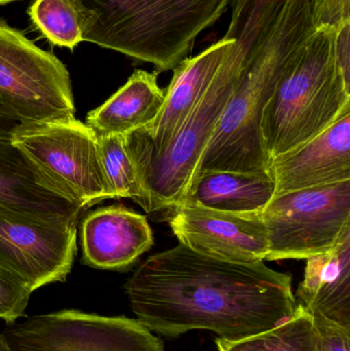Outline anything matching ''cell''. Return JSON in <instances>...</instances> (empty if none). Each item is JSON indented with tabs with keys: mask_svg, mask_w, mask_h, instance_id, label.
<instances>
[{
	"mask_svg": "<svg viewBox=\"0 0 350 351\" xmlns=\"http://www.w3.org/2000/svg\"><path fill=\"white\" fill-rule=\"evenodd\" d=\"M10 140L82 210L115 198L103 169L98 137L75 117L22 123Z\"/></svg>",
	"mask_w": 350,
	"mask_h": 351,
	"instance_id": "obj_5",
	"label": "cell"
},
{
	"mask_svg": "<svg viewBox=\"0 0 350 351\" xmlns=\"http://www.w3.org/2000/svg\"><path fill=\"white\" fill-rule=\"evenodd\" d=\"M164 100L166 92L158 86V73L136 70L102 106L88 113L86 125L97 137L125 136L151 125Z\"/></svg>",
	"mask_w": 350,
	"mask_h": 351,
	"instance_id": "obj_16",
	"label": "cell"
},
{
	"mask_svg": "<svg viewBox=\"0 0 350 351\" xmlns=\"http://www.w3.org/2000/svg\"><path fill=\"white\" fill-rule=\"evenodd\" d=\"M0 98L23 123H47L75 117L69 72L0 19Z\"/></svg>",
	"mask_w": 350,
	"mask_h": 351,
	"instance_id": "obj_7",
	"label": "cell"
},
{
	"mask_svg": "<svg viewBox=\"0 0 350 351\" xmlns=\"http://www.w3.org/2000/svg\"><path fill=\"white\" fill-rule=\"evenodd\" d=\"M22 123L16 113L0 98V139H12V134Z\"/></svg>",
	"mask_w": 350,
	"mask_h": 351,
	"instance_id": "obj_24",
	"label": "cell"
},
{
	"mask_svg": "<svg viewBox=\"0 0 350 351\" xmlns=\"http://www.w3.org/2000/svg\"><path fill=\"white\" fill-rule=\"evenodd\" d=\"M14 1H21V0H0V5H5V4Z\"/></svg>",
	"mask_w": 350,
	"mask_h": 351,
	"instance_id": "obj_26",
	"label": "cell"
},
{
	"mask_svg": "<svg viewBox=\"0 0 350 351\" xmlns=\"http://www.w3.org/2000/svg\"><path fill=\"white\" fill-rule=\"evenodd\" d=\"M82 210L12 140L0 139V212L78 220Z\"/></svg>",
	"mask_w": 350,
	"mask_h": 351,
	"instance_id": "obj_14",
	"label": "cell"
},
{
	"mask_svg": "<svg viewBox=\"0 0 350 351\" xmlns=\"http://www.w3.org/2000/svg\"><path fill=\"white\" fill-rule=\"evenodd\" d=\"M217 351H318L312 315L298 303L295 315L264 333L240 341L215 340Z\"/></svg>",
	"mask_w": 350,
	"mask_h": 351,
	"instance_id": "obj_18",
	"label": "cell"
},
{
	"mask_svg": "<svg viewBox=\"0 0 350 351\" xmlns=\"http://www.w3.org/2000/svg\"><path fill=\"white\" fill-rule=\"evenodd\" d=\"M234 43L232 37L224 35L199 55L185 58L173 70L158 119L148 127L125 136L134 162L151 160L168 148L211 86Z\"/></svg>",
	"mask_w": 350,
	"mask_h": 351,
	"instance_id": "obj_11",
	"label": "cell"
},
{
	"mask_svg": "<svg viewBox=\"0 0 350 351\" xmlns=\"http://www.w3.org/2000/svg\"><path fill=\"white\" fill-rule=\"evenodd\" d=\"M28 14L35 28L51 45L73 51L84 41L77 14L68 0H34Z\"/></svg>",
	"mask_w": 350,
	"mask_h": 351,
	"instance_id": "obj_20",
	"label": "cell"
},
{
	"mask_svg": "<svg viewBox=\"0 0 350 351\" xmlns=\"http://www.w3.org/2000/svg\"><path fill=\"white\" fill-rule=\"evenodd\" d=\"M259 217L266 229L268 261L326 253L350 229V181L275 196Z\"/></svg>",
	"mask_w": 350,
	"mask_h": 351,
	"instance_id": "obj_6",
	"label": "cell"
},
{
	"mask_svg": "<svg viewBox=\"0 0 350 351\" xmlns=\"http://www.w3.org/2000/svg\"><path fill=\"white\" fill-rule=\"evenodd\" d=\"M0 351H12L10 346H8V341H6L3 333L0 335Z\"/></svg>",
	"mask_w": 350,
	"mask_h": 351,
	"instance_id": "obj_25",
	"label": "cell"
},
{
	"mask_svg": "<svg viewBox=\"0 0 350 351\" xmlns=\"http://www.w3.org/2000/svg\"><path fill=\"white\" fill-rule=\"evenodd\" d=\"M318 351H350V328L318 313H310Z\"/></svg>",
	"mask_w": 350,
	"mask_h": 351,
	"instance_id": "obj_23",
	"label": "cell"
},
{
	"mask_svg": "<svg viewBox=\"0 0 350 351\" xmlns=\"http://www.w3.org/2000/svg\"><path fill=\"white\" fill-rule=\"evenodd\" d=\"M3 335L12 351H166L138 319L75 309L27 317Z\"/></svg>",
	"mask_w": 350,
	"mask_h": 351,
	"instance_id": "obj_8",
	"label": "cell"
},
{
	"mask_svg": "<svg viewBox=\"0 0 350 351\" xmlns=\"http://www.w3.org/2000/svg\"><path fill=\"white\" fill-rule=\"evenodd\" d=\"M273 196L275 184L269 174L210 171L197 175L187 199L214 210L257 214Z\"/></svg>",
	"mask_w": 350,
	"mask_h": 351,
	"instance_id": "obj_17",
	"label": "cell"
},
{
	"mask_svg": "<svg viewBox=\"0 0 350 351\" xmlns=\"http://www.w3.org/2000/svg\"><path fill=\"white\" fill-rule=\"evenodd\" d=\"M125 291L138 321L170 338L208 330L240 341L282 325L298 308L289 274L264 262L216 259L181 243L147 258Z\"/></svg>",
	"mask_w": 350,
	"mask_h": 351,
	"instance_id": "obj_1",
	"label": "cell"
},
{
	"mask_svg": "<svg viewBox=\"0 0 350 351\" xmlns=\"http://www.w3.org/2000/svg\"><path fill=\"white\" fill-rule=\"evenodd\" d=\"M82 263L103 270L123 271L154 243L147 218L121 204L90 212L80 227Z\"/></svg>",
	"mask_w": 350,
	"mask_h": 351,
	"instance_id": "obj_13",
	"label": "cell"
},
{
	"mask_svg": "<svg viewBox=\"0 0 350 351\" xmlns=\"http://www.w3.org/2000/svg\"><path fill=\"white\" fill-rule=\"evenodd\" d=\"M103 169L115 198H131L142 208L146 206V192L129 156L125 136L98 137Z\"/></svg>",
	"mask_w": 350,
	"mask_h": 351,
	"instance_id": "obj_19",
	"label": "cell"
},
{
	"mask_svg": "<svg viewBox=\"0 0 350 351\" xmlns=\"http://www.w3.org/2000/svg\"><path fill=\"white\" fill-rule=\"evenodd\" d=\"M268 173L275 196L350 181V113L297 149L273 158Z\"/></svg>",
	"mask_w": 350,
	"mask_h": 351,
	"instance_id": "obj_12",
	"label": "cell"
},
{
	"mask_svg": "<svg viewBox=\"0 0 350 351\" xmlns=\"http://www.w3.org/2000/svg\"><path fill=\"white\" fill-rule=\"evenodd\" d=\"M314 29L338 32L350 25V0H308Z\"/></svg>",
	"mask_w": 350,
	"mask_h": 351,
	"instance_id": "obj_22",
	"label": "cell"
},
{
	"mask_svg": "<svg viewBox=\"0 0 350 351\" xmlns=\"http://www.w3.org/2000/svg\"><path fill=\"white\" fill-rule=\"evenodd\" d=\"M32 293L18 276L0 265V319L8 326L24 317Z\"/></svg>",
	"mask_w": 350,
	"mask_h": 351,
	"instance_id": "obj_21",
	"label": "cell"
},
{
	"mask_svg": "<svg viewBox=\"0 0 350 351\" xmlns=\"http://www.w3.org/2000/svg\"><path fill=\"white\" fill-rule=\"evenodd\" d=\"M168 222L179 243L201 255L245 264L264 262L268 255L259 213L224 212L186 199L168 210Z\"/></svg>",
	"mask_w": 350,
	"mask_h": 351,
	"instance_id": "obj_10",
	"label": "cell"
},
{
	"mask_svg": "<svg viewBox=\"0 0 350 351\" xmlns=\"http://www.w3.org/2000/svg\"><path fill=\"white\" fill-rule=\"evenodd\" d=\"M350 113V80L339 66L336 32L314 29L263 111L267 160L297 149Z\"/></svg>",
	"mask_w": 350,
	"mask_h": 351,
	"instance_id": "obj_3",
	"label": "cell"
},
{
	"mask_svg": "<svg viewBox=\"0 0 350 351\" xmlns=\"http://www.w3.org/2000/svg\"><path fill=\"white\" fill-rule=\"evenodd\" d=\"M225 36L234 39L211 86L160 156L135 162L146 192L145 212L168 210L188 198L203 154L238 84L246 53L244 21L236 3Z\"/></svg>",
	"mask_w": 350,
	"mask_h": 351,
	"instance_id": "obj_4",
	"label": "cell"
},
{
	"mask_svg": "<svg viewBox=\"0 0 350 351\" xmlns=\"http://www.w3.org/2000/svg\"><path fill=\"white\" fill-rule=\"evenodd\" d=\"M77 221L0 212V265L32 292L65 282L77 254Z\"/></svg>",
	"mask_w": 350,
	"mask_h": 351,
	"instance_id": "obj_9",
	"label": "cell"
},
{
	"mask_svg": "<svg viewBox=\"0 0 350 351\" xmlns=\"http://www.w3.org/2000/svg\"><path fill=\"white\" fill-rule=\"evenodd\" d=\"M82 39L151 64L156 73L174 70L197 37L213 26L230 0H68Z\"/></svg>",
	"mask_w": 350,
	"mask_h": 351,
	"instance_id": "obj_2",
	"label": "cell"
},
{
	"mask_svg": "<svg viewBox=\"0 0 350 351\" xmlns=\"http://www.w3.org/2000/svg\"><path fill=\"white\" fill-rule=\"evenodd\" d=\"M296 296L308 313L350 328V229L330 251L306 259Z\"/></svg>",
	"mask_w": 350,
	"mask_h": 351,
	"instance_id": "obj_15",
	"label": "cell"
}]
</instances>
